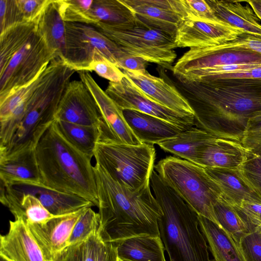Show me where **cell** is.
<instances>
[{
  "instance_id": "7c38bea8",
  "label": "cell",
  "mask_w": 261,
  "mask_h": 261,
  "mask_svg": "<svg viewBox=\"0 0 261 261\" xmlns=\"http://www.w3.org/2000/svg\"><path fill=\"white\" fill-rule=\"evenodd\" d=\"M245 33L219 18L211 20L188 18L179 25L175 42L176 48L204 47L234 40Z\"/></svg>"
},
{
  "instance_id": "ee69618b",
  "label": "cell",
  "mask_w": 261,
  "mask_h": 261,
  "mask_svg": "<svg viewBox=\"0 0 261 261\" xmlns=\"http://www.w3.org/2000/svg\"><path fill=\"white\" fill-rule=\"evenodd\" d=\"M259 79L261 80V67L208 76L195 82L219 79Z\"/></svg>"
},
{
  "instance_id": "f6af8a7d",
  "label": "cell",
  "mask_w": 261,
  "mask_h": 261,
  "mask_svg": "<svg viewBox=\"0 0 261 261\" xmlns=\"http://www.w3.org/2000/svg\"><path fill=\"white\" fill-rule=\"evenodd\" d=\"M147 62L143 59L123 52L117 59L116 66L123 70L144 71Z\"/></svg>"
},
{
  "instance_id": "ffe728a7",
  "label": "cell",
  "mask_w": 261,
  "mask_h": 261,
  "mask_svg": "<svg viewBox=\"0 0 261 261\" xmlns=\"http://www.w3.org/2000/svg\"><path fill=\"white\" fill-rule=\"evenodd\" d=\"M247 152L239 141L214 136L202 149L199 166L238 169L244 162Z\"/></svg>"
},
{
  "instance_id": "b9f144b4",
  "label": "cell",
  "mask_w": 261,
  "mask_h": 261,
  "mask_svg": "<svg viewBox=\"0 0 261 261\" xmlns=\"http://www.w3.org/2000/svg\"><path fill=\"white\" fill-rule=\"evenodd\" d=\"M25 22H33L39 16L48 0H16Z\"/></svg>"
},
{
  "instance_id": "7a4b0ae2",
  "label": "cell",
  "mask_w": 261,
  "mask_h": 261,
  "mask_svg": "<svg viewBox=\"0 0 261 261\" xmlns=\"http://www.w3.org/2000/svg\"><path fill=\"white\" fill-rule=\"evenodd\" d=\"M100 224L105 242H115L140 236H160L163 215L151 186L133 191L113 178L99 163L94 166Z\"/></svg>"
},
{
  "instance_id": "603a6c76",
  "label": "cell",
  "mask_w": 261,
  "mask_h": 261,
  "mask_svg": "<svg viewBox=\"0 0 261 261\" xmlns=\"http://www.w3.org/2000/svg\"><path fill=\"white\" fill-rule=\"evenodd\" d=\"M206 2L218 18L243 30L246 33L261 38L260 19L248 4L243 5L241 1Z\"/></svg>"
},
{
  "instance_id": "7bdbcfd3",
  "label": "cell",
  "mask_w": 261,
  "mask_h": 261,
  "mask_svg": "<svg viewBox=\"0 0 261 261\" xmlns=\"http://www.w3.org/2000/svg\"><path fill=\"white\" fill-rule=\"evenodd\" d=\"M105 243L98 231L90 236L85 241L84 261H98Z\"/></svg>"
},
{
  "instance_id": "cb8c5ba5",
  "label": "cell",
  "mask_w": 261,
  "mask_h": 261,
  "mask_svg": "<svg viewBox=\"0 0 261 261\" xmlns=\"http://www.w3.org/2000/svg\"><path fill=\"white\" fill-rule=\"evenodd\" d=\"M198 219L214 261H246L239 244L222 227L202 216Z\"/></svg>"
},
{
  "instance_id": "5bb4252c",
  "label": "cell",
  "mask_w": 261,
  "mask_h": 261,
  "mask_svg": "<svg viewBox=\"0 0 261 261\" xmlns=\"http://www.w3.org/2000/svg\"><path fill=\"white\" fill-rule=\"evenodd\" d=\"M79 75L80 80L85 84L96 101L106 125L104 130L107 136L120 143L142 144L127 123L123 111L100 87L91 74L87 71H80Z\"/></svg>"
},
{
  "instance_id": "ac0fdd59",
  "label": "cell",
  "mask_w": 261,
  "mask_h": 261,
  "mask_svg": "<svg viewBox=\"0 0 261 261\" xmlns=\"http://www.w3.org/2000/svg\"><path fill=\"white\" fill-rule=\"evenodd\" d=\"M0 257L8 261H48L22 218L10 221L8 232L1 236Z\"/></svg>"
},
{
  "instance_id": "bcb514c9",
  "label": "cell",
  "mask_w": 261,
  "mask_h": 261,
  "mask_svg": "<svg viewBox=\"0 0 261 261\" xmlns=\"http://www.w3.org/2000/svg\"><path fill=\"white\" fill-rule=\"evenodd\" d=\"M85 242L69 246L60 252L54 261H84Z\"/></svg>"
},
{
  "instance_id": "4dcf8cb0",
  "label": "cell",
  "mask_w": 261,
  "mask_h": 261,
  "mask_svg": "<svg viewBox=\"0 0 261 261\" xmlns=\"http://www.w3.org/2000/svg\"><path fill=\"white\" fill-rule=\"evenodd\" d=\"M214 210L219 225L238 243L242 237L250 232L232 206L222 197L214 204Z\"/></svg>"
},
{
  "instance_id": "2e32d148",
  "label": "cell",
  "mask_w": 261,
  "mask_h": 261,
  "mask_svg": "<svg viewBox=\"0 0 261 261\" xmlns=\"http://www.w3.org/2000/svg\"><path fill=\"white\" fill-rule=\"evenodd\" d=\"M85 209L56 216L44 224L27 223L48 261H54L57 255L68 246L72 230Z\"/></svg>"
},
{
  "instance_id": "7402d4cb",
  "label": "cell",
  "mask_w": 261,
  "mask_h": 261,
  "mask_svg": "<svg viewBox=\"0 0 261 261\" xmlns=\"http://www.w3.org/2000/svg\"><path fill=\"white\" fill-rule=\"evenodd\" d=\"M204 168L219 186L222 197L231 205H238L242 201L261 203V197L245 180L239 168Z\"/></svg>"
},
{
  "instance_id": "836d02e7",
  "label": "cell",
  "mask_w": 261,
  "mask_h": 261,
  "mask_svg": "<svg viewBox=\"0 0 261 261\" xmlns=\"http://www.w3.org/2000/svg\"><path fill=\"white\" fill-rule=\"evenodd\" d=\"M91 207L86 208L83 212L72 230L68 246L85 242L98 231L100 224L99 215Z\"/></svg>"
},
{
  "instance_id": "9a60e30c",
  "label": "cell",
  "mask_w": 261,
  "mask_h": 261,
  "mask_svg": "<svg viewBox=\"0 0 261 261\" xmlns=\"http://www.w3.org/2000/svg\"><path fill=\"white\" fill-rule=\"evenodd\" d=\"M232 64L261 65V54L248 50L210 52L192 48L177 60L172 70L177 76L192 70Z\"/></svg>"
},
{
  "instance_id": "1f68e13d",
  "label": "cell",
  "mask_w": 261,
  "mask_h": 261,
  "mask_svg": "<svg viewBox=\"0 0 261 261\" xmlns=\"http://www.w3.org/2000/svg\"><path fill=\"white\" fill-rule=\"evenodd\" d=\"M60 14L66 22L89 25L97 23L90 10L93 0H56Z\"/></svg>"
},
{
  "instance_id": "277c9868",
  "label": "cell",
  "mask_w": 261,
  "mask_h": 261,
  "mask_svg": "<svg viewBox=\"0 0 261 261\" xmlns=\"http://www.w3.org/2000/svg\"><path fill=\"white\" fill-rule=\"evenodd\" d=\"M150 186L163 212L158 225L169 261H214L210 259L197 213L155 170L150 177Z\"/></svg>"
},
{
  "instance_id": "83f0119b",
  "label": "cell",
  "mask_w": 261,
  "mask_h": 261,
  "mask_svg": "<svg viewBox=\"0 0 261 261\" xmlns=\"http://www.w3.org/2000/svg\"><path fill=\"white\" fill-rule=\"evenodd\" d=\"M38 30L57 58H64L66 22L62 18L56 0L48 2L35 20Z\"/></svg>"
},
{
  "instance_id": "52a82bcc",
  "label": "cell",
  "mask_w": 261,
  "mask_h": 261,
  "mask_svg": "<svg viewBox=\"0 0 261 261\" xmlns=\"http://www.w3.org/2000/svg\"><path fill=\"white\" fill-rule=\"evenodd\" d=\"M154 170L198 215L219 225L214 205L222 197V192L203 167L168 156L159 161Z\"/></svg>"
},
{
  "instance_id": "60d3db41",
  "label": "cell",
  "mask_w": 261,
  "mask_h": 261,
  "mask_svg": "<svg viewBox=\"0 0 261 261\" xmlns=\"http://www.w3.org/2000/svg\"><path fill=\"white\" fill-rule=\"evenodd\" d=\"M92 71L111 82H119L125 76L122 71L103 57L95 59L92 63L90 71Z\"/></svg>"
},
{
  "instance_id": "e575fe53",
  "label": "cell",
  "mask_w": 261,
  "mask_h": 261,
  "mask_svg": "<svg viewBox=\"0 0 261 261\" xmlns=\"http://www.w3.org/2000/svg\"><path fill=\"white\" fill-rule=\"evenodd\" d=\"M239 169L245 180L261 197V153L247 150L245 160Z\"/></svg>"
},
{
  "instance_id": "816d5d0a",
  "label": "cell",
  "mask_w": 261,
  "mask_h": 261,
  "mask_svg": "<svg viewBox=\"0 0 261 261\" xmlns=\"http://www.w3.org/2000/svg\"></svg>"
},
{
  "instance_id": "6da1fadb",
  "label": "cell",
  "mask_w": 261,
  "mask_h": 261,
  "mask_svg": "<svg viewBox=\"0 0 261 261\" xmlns=\"http://www.w3.org/2000/svg\"><path fill=\"white\" fill-rule=\"evenodd\" d=\"M175 86L194 112V126L241 142L249 120L261 112V80L219 79Z\"/></svg>"
},
{
  "instance_id": "7dc6e473",
  "label": "cell",
  "mask_w": 261,
  "mask_h": 261,
  "mask_svg": "<svg viewBox=\"0 0 261 261\" xmlns=\"http://www.w3.org/2000/svg\"><path fill=\"white\" fill-rule=\"evenodd\" d=\"M98 261H118L117 251L112 242H105Z\"/></svg>"
},
{
  "instance_id": "e0dca14e",
  "label": "cell",
  "mask_w": 261,
  "mask_h": 261,
  "mask_svg": "<svg viewBox=\"0 0 261 261\" xmlns=\"http://www.w3.org/2000/svg\"><path fill=\"white\" fill-rule=\"evenodd\" d=\"M125 76L146 96L167 108L193 115L194 112L184 95L171 82L153 76L146 70H123Z\"/></svg>"
},
{
  "instance_id": "3957f363",
  "label": "cell",
  "mask_w": 261,
  "mask_h": 261,
  "mask_svg": "<svg viewBox=\"0 0 261 261\" xmlns=\"http://www.w3.org/2000/svg\"><path fill=\"white\" fill-rule=\"evenodd\" d=\"M42 187L80 196L97 207L94 166L63 135L55 120L35 148Z\"/></svg>"
},
{
  "instance_id": "d6a6232c",
  "label": "cell",
  "mask_w": 261,
  "mask_h": 261,
  "mask_svg": "<svg viewBox=\"0 0 261 261\" xmlns=\"http://www.w3.org/2000/svg\"><path fill=\"white\" fill-rule=\"evenodd\" d=\"M14 188L20 197V212L17 218H22L27 223L41 224L56 216L51 214L35 196Z\"/></svg>"
},
{
  "instance_id": "d6986e66",
  "label": "cell",
  "mask_w": 261,
  "mask_h": 261,
  "mask_svg": "<svg viewBox=\"0 0 261 261\" xmlns=\"http://www.w3.org/2000/svg\"><path fill=\"white\" fill-rule=\"evenodd\" d=\"M0 180L5 186L42 187L35 149L0 159Z\"/></svg>"
},
{
  "instance_id": "8fae6325",
  "label": "cell",
  "mask_w": 261,
  "mask_h": 261,
  "mask_svg": "<svg viewBox=\"0 0 261 261\" xmlns=\"http://www.w3.org/2000/svg\"><path fill=\"white\" fill-rule=\"evenodd\" d=\"M134 14L137 24L175 38L180 23L188 18L181 0H120Z\"/></svg>"
},
{
  "instance_id": "d4e9b609",
  "label": "cell",
  "mask_w": 261,
  "mask_h": 261,
  "mask_svg": "<svg viewBox=\"0 0 261 261\" xmlns=\"http://www.w3.org/2000/svg\"><path fill=\"white\" fill-rule=\"evenodd\" d=\"M112 243L123 261H167L160 236H136Z\"/></svg>"
},
{
  "instance_id": "f907efd6",
  "label": "cell",
  "mask_w": 261,
  "mask_h": 261,
  "mask_svg": "<svg viewBox=\"0 0 261 261\" xmlns=\"http://www.w3.org/2000/svg\"><path fill=\"white\" fill-rule=\"evenodd\" d=\"M118 261H123V260H121V259H119V258H118Z\"/></svg>"
},
{
  "instance_id": "f35d334b",
  "label": "cell",
  "mask_w": 261,
  "mask_h": 261,
  "mask_svg": "<svg viewBox=\"0 0 261 261\" xmlns=\"http://www.w3.org/2000/svg\"><path fill=\"white\" fill-rule=\"evenodd\" d=\"M24 21L16 0L0 1V33Z\"/></svg>"
},
{
  "instance_id": "c3c4849f",
  "label": "cell",
  "mask_w": 261,
  "mask_h": 261,
  "mask_svg": "<svg viewBox=\"0 0 261 261\" xmlns=\"http://www.w3.org/2000/svg\"><path fill=\"white\" fill-rule=\"evenodd\" d=\"M248 4L257 17L261 20V0L244 1Z\"/></svg>"
},
{
  "instance_id": "681fc988",
  "label": "cell",
  "mask_w": 261,
  "mask_h": 261,
  "mask_svg": "<svg viewBox=\"0 0 261 261\" xmlns=\"http://www.w3.org/2000/svg\"><path fill=\"white\" fill-rule=\"evenodd\" d=\"M0 261H8V260H7L6 259L3 258L2 257H0Z\"/></svg>"
},
{
  "instance_id": "30bf717a",
  "label": "cell",
  "mask_w": 261,
  "mask_h": 261,
  "mask_svg": "<svg viewBox=\"0 0 261 261\" xmlns=\"http://www.w3.org/2000/svg\"><path fill=\"white\" fill-rule=\"evenodd\" d=\"M107 94L123 111H136L152 116L187 130L194 126V116L167 108L153 101L125 76L119 82H110Z\"/></svg>"
},
{
  "instance_id": "ab89813d",
  "label": "cell",
  "mask_w": 261,
  "mask_h": 261,
  "mask_svg": "<svg viewBox=\"0 0 261 261\" xmlns=\"http://www.w3.org/2000/svg\"><path fill=\"white\" fill-rule=\"evenodd\" d=\"M187 13L188 18L201 20H215L218 18L204 0H181ZM188 19V18H187Z\"/></svg>"
},
{
  "instance_id": "8992f818",
  "label": "cell",
  "mask_w": 261,
  "mask_h": 261,
  "mask_svg": "<svg viewBox=\"0 0 261 261\" xmlns=\"http://www.w3.org/2000/svg\"><path fill=\"white\" fill-rule=\"evenodd\" d=\"M155 155L153 145L120 143L109 138L99 127L94 152L95 162L127 189L136 191L150 185Z\"/></svg>"
},
{
  "instance_id": "f546056e",
  "label": "cell",
  "mask_w": 261,
  "mask_h": 261,
  "mask_svg": "<svg viewBox=\"0 0 261 261\" xmlns=\"http://www.w3.org/2000/svg\"><path fill=\"white\" fill-rule=\"evenodd\" d=\"M56 120L60 130L65 138L79 150L92 159L94 156L100 126L83 125Z\"/></svg>"
},
{
  "instance_id": "44dd1931",
  "label": "cell",
  "mask_w": 261,
  "mask_h": 261,
  "mask_svg": "<svg viewBox=\"0 0 261 261\" xmlns=\"http://www.w3.org/2000/svg\"><path fill=\"white\" fill-rule=\"evenodd\" d=\"M123 114L130 128L142 143L157 144L184 130L162 119L136 111L124 110Z\"/></svg>"
},
{
  "instance_id": "4316f807",
  "label": "cell",
  "mask_w": 261,
  "mask_h": 261,
  "mask_svg": "<svg viewBox=\"0 0 261 261\" xmlns=\"http://www.w3.org/2000/svg\"><path fill=\"white\" fill-rule=\"evenodd\" d=\"M214 137L194 126L157 145L163 150L174 154L176 157L199 165L202 149Z\"/></svg>"
},
{
  "instance_id": "5b68a950",
  "label": "cell",
  "mask_w": 261,
  "mask_h": 261,
  "mask_svg": "<svg viewBox=\"0 0 261 261\" xmlns=\"http://www.w3.org/2000/svg\"><path fill=\"white\" fill-rule=\"evenodd\" d=\"M57 58L35 21L14 24L0 33V101L33 81Z\"/></svg>"
},
{
  "instance_id": "d590c367",
  "label": "cell",
  "mask_w": 261,
  "mask_h": 261,
  "mask_svg": "<svg viewBox=\"0 0 261 261\" xmlns=\"http://www.w3.org/2000/svg\"><path fill=\"white\" fill-rule=\"evenodd\" d=\"M241 143L250 152L261 153V112L249 120Z\"/></svg>"
},
{
  "instance_id": "4fadbf2b",
  "label": "cell",
  "mask_w": 261,
  "mask_h": 261,
  "mask_svg": "<svg viewBox=\"0 0 261 261\" xmlns=\"http://www.w3.org/2000/svg\"><path fill=\"white\" fill-rule=\"evenodd\" d=\"M55 119L96 127L104 122L95 99L81 80L71 81L67 85Z\"/></svg>"
},
{
  "instance_id": "9c48e42d",
  "label": "cell",
  "mask_w": 261,
  "mask_h": 261,
  "mask_svg": "<svg viewBox=\"0 0 261 261\" xmlns=\"http://www.w3.org/2000/svg\"><path fill=\"white\" fill-rule=\"evenodd\" d=\"M123 52L93 25L66 22L63 60L75 71H90L92 63L101 57L116 66L117 60Z\"/></svg>"
},
{
  "instance_id": "f1b7e54d",
  "label": "cell",
  "mask_w": 261,
  "mask_h": 261,
  "mask_svg": "<svg viewBox=\"0 0 261 261\" xmlns=\"http://www.w3.org/2000/svg\"><path fill=\"white\" fill-rule=\"evenodd\" d=\"M90 12L97 23L121 27L137 25L133 13L120 0H93Z\"/></svg>"
},
{
  "instance_id": "74e56055",
  "label": "cell",
  "mask_w": 261,
  "mask_h": 261,
  "mask_svg": "<svg viewBox=\"0 0 261 261\" xmlns=\"http://www.w3.org/2000/svg\"><path fill=\"white\" fill-rule=\"evenodd\" d=\"M239 244L246 261H261V227L245 235Z\"/></svg>"
},
{
  "instance_id": "8d00e7d4",
  "label": "cell",
  "mask_w": 261,
  "mask_h": 261,
  "mask_svg": "<svg viewBox=\"0 0 261 261\" xmlns=\"http://www.w3.org/2000/svg\"><path fill=\"white\" fill-rule=\"evenodd\" d=\"M231 206L250 232L261 227V203L242 201L238 205Z\"/></svg>"
},
{
  "instance_id": "ba28073f",
  "label": "cell",
  "mask_w": 261,
  "mask_h": 261,
  "mask_svg": "<svg viewBox=\"0 0 261 261\" xmlns=\"http://www.w3.org/2000/svg\"><path fill=\"white\" fill-rule=\"evenodd\" d=\"M92 25L125 53L172 70L176 45L170 35L137 24L121 27L99 22Z\"/></svg>"
},
{
  "instance_id": "484cf974",
  "label": "cell",
  "mask_w": 261,
  "mask_h": 261,
  "mask_svg": "<svg viewBox=\"0 0 261 261\" xmlns=\"http://www.w3.org/2000/svg\"><path fill=\"white\" fill-rule=\"evenodd\" d=\"M14 187L20 192L35 196L45 207L55 216L67 215L94 206L91 201L80 196L46 189L43 187Z\"/></svg>"
}]
</instances>
